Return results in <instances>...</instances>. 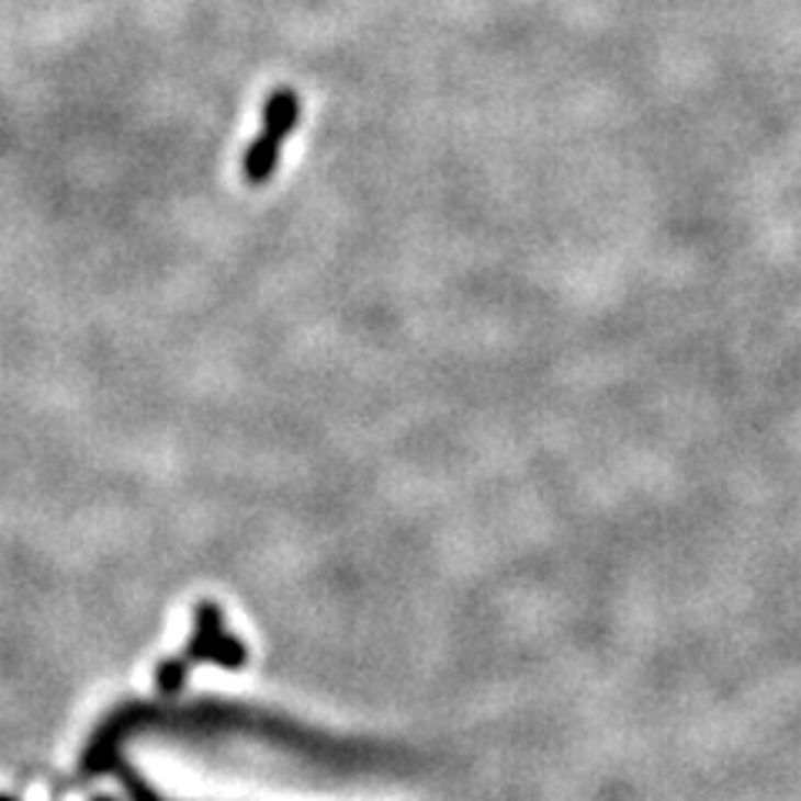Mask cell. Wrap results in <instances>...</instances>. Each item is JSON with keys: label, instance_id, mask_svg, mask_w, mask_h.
Returning <instances> with one entry per match:
<instances>
[{"label": "cell", "instance_id": "6da1fadb", "mask_svg": "<svg viewBox=\"0 0 801 801\" xmlns=\"http://www.w3.org/2000/svg\"><path fill=\"white\" fill-rule=\"evenodd\" d=\"M301 121V98L291 88H278L268 101H264V124L258 140L248 147L245 154V178L248 184H264L281 160V144L284 137L297 127Z\"/></svg>", "mask_w": 801, "mask_h": 801}, {"label": "cell", "instance_id": "7a4b0ae2", "mask_svg": "<svg viewBox=\"0 0 801 801\" xmlns=\"http://www.w3.org/2000/svg\"><path fill=\"white\" fill-rule=\"evenodd\" d=\"M184 678H188V662L184 658H171L165 665H157V688L165 691V695L181 691Z\"/></svg>", "mask_w": 801, "mask_h": 801}, {"label": "cell", "instance_id": "3957f363", "mask_svg": "<svg viewBox=\"0 0 801 801\" xmlns=\"http://www.w3.org/2000/svg\"><path fill=\"white\" fill-rule=\"evenodd\" d=\"M0 801H14V798L11 794H0Z\"/></svg>", "mask_w": 801, "mask_h": 801}, {"label": "cell", "instance_id": "277c9868", "mask_svg": "<svg viewBox=\"0 0 801 801\" xmlns=\"http://www.w3.org/2000/svg\"><path fill=\"white\" fill-rule=\"evenodd\" d=\"M94 801H111V798H94Z\"/></svg>", "mask_w": 801, "mask_h": 801}]
</instances>
